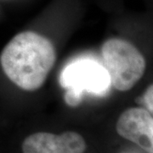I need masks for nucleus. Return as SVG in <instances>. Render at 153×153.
Masks as SVG:
<instances>
[{
    "label": "nucleus",
    "mask_w": 153,
    "mask_h": 153,
    "mask_svg": "<svg viewBox=\"0 0 153 153\" xmlns=\"http://www.w3.org/2000/svg\"><path fill=\"white\" fill-rule=\"evenodd\" d=\"M55 60L52 43L31 31L16 35L0 55L1 66L6 76L26 91L37 90L44 85Z\"/></svg>",
    "instance_id": "1"
},
{
    "label": "nucleus",
    "mask_w": 153,
    "mask_h": 153,
    "mask_svg": "<svg viewBox=\"0 0 153 153\" xmlns=\"http://www.w3.org/2000/svg\"><path fill=\"white\" fill-rule=\"evenodd\" d=\"M111 84L121 92L130 90L144 75L146 62L136 47L121 38L105 41L101 49Z\"/></svg>",
    "instance_id": "2"
},
{
    "label": "nucleus",
    "mask_w": 153,
    "mask_h": 153,
    "mask_svg": "<svg viewBox=\"0 0 153 153\" xmlns=\"http://www.w3.org/2000/svg\"><path fill=\"white\" fill-rule=\"evenodd\" d=\"M60 82L66 89L65 101L72 107L81 103L83 93L101 96L111 84L104 66L89 59H81L68 64L60 74Z\"/></svg>",
    "instance_id": "3"
},
{
    "label": "nucleus",
    "mask_w": 153,
    "mask_h": 153,
    "mask_svg": "<svg viewBox=\"0 0 153 153\" xmlns=\"http://www.w3.org/2000/svg\"><path fill=\"white\" fill-rule=\"evenodd\" d=\"M116 129L126 140L153 153V116L141 107H131L119 116Z\"/></svg>",
    "instance_id": "4"
},
{
    "label": "nucleus",
    "mask_w": 153,
    "mask_h": 153,
    "mask_svg": "<svg viewBox=\"0 0 153 153\" xmlns=\"http://www.w3.org/2000/svg\"><path fill=\"white\" fill-rule=\"evenodd\" d=\"M86 148L83 137L73 131L60 134L38 132L27 137L22 143L23 153H84Z\"/></svg>",
    "instance_id": "5"
},
{
    "label": "nucleus",
    "mask_w": 153,
    "mask_h": 153,
    "mask_svg": "<svg viewBox=\"0 0 153 153\" xmlns=\"http://www.w3.org/2000/svg\"><path fill=\"white\" fill-rule=\"evenodd\" d=\"M144 104L146 105V108L153 115V84L148 88L146 93L143 96Z\"/></svg>",
    "instance_id": "6"
}]
</instances>
